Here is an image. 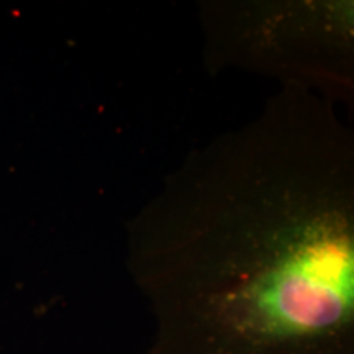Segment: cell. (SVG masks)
Here are the masks:
<instances>
[{"label":"cell","instance_id":"1","mask_svg":"<svg viewBox=\"0 0 354 354\" xmlns=\"http://www.w3.org/2000/svg\"><path fill=\"white\" fill-rule=\"evenodd\" d=\"M148 354H354V131L282 86L127 221Z\"/></svg>","mask_w":354,"mask_h":354},{"label":"cell","instance_id":"2","mask_svg":"<svg viewBox=\"0 0 354 354\" xmlns=\"http://www.w3.org/2000/svg\"><path fill=\"white\" fill-rule=\"evenodd\" d=\"M201 26L209 73L243 69L353 109L351 0H212Z\"/></svg>","mask_w":354,"mask_h":354}]
</instances>
